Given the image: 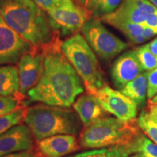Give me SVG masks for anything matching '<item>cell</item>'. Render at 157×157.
Segmentation results:
<instances>
[{"mask_svg":"<svg viewBox=\"0 0 157 157\" xmlns=\"http://www.w3.org/2000/svg\"><path fill=\"white\" fill-rule=\"evenodd\" d=\"M27 109L21 106L15 111L0 117V135L24 121Z\"/></svg>","mask_w":157,"mask_h":157,"instance_id":"obj_20","label":"cell"},{"mask_svg":"<svg viewBox=\"0 0 157 157\" xmlns=\"http://www.w3.org/2000/svg\"><path fill=\"white\" fill-rule=\"evenodd\" d=\"M132 154L131 143H129L124 146L111 147L109 152L103 157H127Z\"/></svg>","mask_w":157,"mask_h":157,"instance_id":"obj_25","label":"cell"},{"mask_svg":"<svg viewBox=\"0 0 157 157\" xmlns=\"http://www.w3.org/2000/svg\"><path fill=\"white\" fill-rule=\"evenodd\" d=\"M132 147L135 154H141L146 157H157V144L143 133L133 141Z\"/></svg>","mask_w":157,"mask_h":157,"instance_id":"obj_21","label":"cell"},{"mask_svg":"<svg viewBox=\"0 0 157 157\" xmlns=\"http://www.w3.org/2000/svg\"><path fill=\"white\" fill-rule=\"evenodd\" d=\"M127 157H146V156H144L143 154H135L130 155V156H129Z\"/></svg>","mask_w":157,"mask_h":157,"instance_id":"obj_35","label":"cell"},{"mask_svg":"<svg viewBox=\"0 0 157 157\" xmlns=\"http://www.w3.org/2000/svg\"><path fill=\"white\" fill-rule=\"evenodd\" d=\"M144 42H146V39H145L143 35L141 34L140 36H137L136 38L132 41V43H133V44H140V43H143Z\"/></svg>","mask_w":157,"mask_h":157,"instance_id":"obj_33","label":"cell"},{"mask_svg":"<svg viewBox=\"0 0 157 157\" xmlns=\"http://www.w3.org/2000/svg\"><path fill=\"white\" fill-rule=\"evenodd\" d=\"M23 122L37 142L57 135H77L83 126L77 113L70 108L42 103L27 109Z\"/></svg>","mask_w":157,"mask_h":157,"instance_id":"obj_3","label":"cell"},{"mask_svg":"<svg viewBox=\"0 0 157 157\" xmlns=\"http://www.w3.org/2000/svg\"><path fill=\"white\" fill-rule=\"evenodd\" d=\"M44 65V52L42 48L32 47L25 52L17 63L20 90L21 97L24 98L31 89L38 82Z\"/></svg>","mask_w":157,"mask_h":157,"instance_id":"obj_9","label":"cell"},{"mask_svg":"<svg viewBox=\"0 0 157 157\" xmlns=\"http://www.w3.org/2000/svg\"><path fill=\"white\" fill-rule=\"evenodd\" d=\"M137 119L122 121L105 117L85 127L80 133V146L101 149L124 146L132 143L142 132Z\"/></svg>","mask_w":157,"mask_h":157,"instance_id":"obj_4","label":"cell"},{"mask_svg":"<svg viewBox=\"0 0 157 157\" xmlns=\"http://www.w3.org/2000/svg\"><path fill=\"white\" fill-rule=\"evenodd\" d=\"M94 96L104 111L120 120H132L137 117V103L119 90H113L106 84Z\"/></svg>","mask_w":157,"mask_h":157,"instance_id":"obj_8","label":"cell"},{"mask_svg":"<svg viewBox=\"0 0 157 157\" xmlns=\"http://www.w3.org/2000/svg\"><path fill=\"white\" fill-rule=\"evenodd\" d=\"M147 113L150 117V119L151 120L157 124V103H151L148 100V105H147L146 109H145Z\"/></svg>","mask_w":157,"mask_h":157,"instance_id":"obj_29","label":"cell"},{"mask_svg":"<svg viewBox=\"0 0 157 157\" xmlns=\"http://www.w3.org/2000/svg\"><path fill=\"white\" fill-rule=\"evenodd\" d=\"M1 157H42V156L39 154L38 151H33V149H31V150L13 153V154L5 155V156Z\"/></svg>","mask_w":157,"mask_h":157,"instance_id":"obj_28","label":"cell"},{"mask_svg":"<svg viewBox=\"0 0 157 157\" xmlns=\"http://www.w3.org/2000/svg\"><path fill=\"white\" fill-rule=\"evenodd\" d=\"M81 31L94 52L103 60H111L128 47L126 42L108 30L97 17L88 19Z\"/></svg>","mask_w":157,"mask_h":157,"instance_id":"obj_6","label":"cell"},{"mask_svg":"<svg viewBox=\"0 0 157 157\" xmlns=\"http://www.w3.org/2000/svg\"><path fill=\"white\" fill-rule=\"evenodd\" d=\"M134 50L124 52L113 62L111 68V75L113 84L120 90L129 82L143 73Z\"/></svg>","mask_w":157,"mask_h":157,"instance_id":"obj_11","label":"cell"},{"mask_svg":"<svg viewBox=\"0 0 157 157\" xmlns=\"http://www.w3.org/2000/svg\"><path fill=\"white\" fill-rule=\"evenodd\" d=\"M21 101V99L14 96L0 95V117L13 112L22 106Z\"/></svg>","mask_w":157,"mask_h":157,"instance_id":"obj_24","label":"cell"},{"mask_svg":"<svg viewBox=\"0 0 157 157\" xmlns=\"http://www.w3.org/2000/svg\"><path fill=\"white\" fill-rule=\"evenodd\" d=\"M73 109L84 127H89L101 118L105 117L106 113L95 96L89 93L78 96L73 104Z\"/></svg>","mask_w":157,"mask_h":157,"instance_id":"obj_15","label":"cell"},{"mask_svg":"<svg viewBox=\"0 0 157 157\" xmlns=\"http://www.w3.org/2000/svg\"><path fill=\"white\" fill-rule=\"evenodd\" d=\"M147 77H148L147 97L148 99H151L157 93V68L150 71H147Z\"/></svg>","mask_w":157,"mask_h":157,"instance_id":"obj_26","label":"cell"},{"mask_svg":"<svg viewBox=\"0 0 157 157\" xmlns=\"http://www.w3.org/2000/svg\"><path fill=\"white\" fill-rule=\"evenodd\" d=\"M77 2L80 5L83 6V7H84V5H85V0H76Z\"/></svg>","mask_w":157,"mask_h":157,"instance_id":"obj_37","label":"cell"},{"mask_svg":"<svg viewBox=\"0 0 157 157\" xmlns=\"http://www.w3.org/2000/svg\"><path fill=\"white\" fill-rule=\"evenodd\" d=\"M148 47L151 52L154 55V56L157 58V38H156L152 42L149 43Z\"/></svg>","mask_w":157,"mask_h":157,"instance_id":"obj_32","label":"cell"},{"mask_svg":"<svg viewBox=\"0 0 157 157\" xmlns=\"http://www.w3.org/2000/svg\"><path fill=\"white\" fill-rule=\"evenodd\" d=\"M32 47L10 28L0 15V66L17 63Z\"/></svg>","mask_w":157,"mask_h":157,"instance_id":"obj_10","label":"cell"},{"mask_svg":"<svg viewBox=\"0 0 157 157\" xmlns=\"http://www.w3.org/2000/svg\"><path fill=\"white\" fill-rule=\"evenodd\" d=\"M0 15L34 47L50 44L56 35L47 13L33 0H0Z\"/></svg>","mask_w":157,"mask_h":157,"instance_id":"obj_2","label":"cell"},{"mask_svg":"<svg viewBox=\"0 0 157 157\" xmlns=\"http://www.w3.org/2000/svg\"><path fill=\"white\" fill-rule=\"evenodd\" d=\"M101 19L121 31L131 42L143 33V25L142 24L132 23L127 20L117 16L113 13L103 16Z\"/></svg>","mask_w":157,"mask_h":157,"instance_id":"obj_18","label":"cell"},{"mask_svg":"<svg viewBox=\"0 0 157 157\" xmlns=\"http://www.w3.org/2000/svg\"><path fill=\"white\" fill-rule=\"evenodd\" d=\"M61 50L83 82L87 93L95 95L106 85L103 71L93 49L79 33L62 42Z\"/></svg>","mask_w":157,"mask_h":157,"instance_id":"obj_5","label":"cell"},{"mask_svg":"<svg viewBox=\"0 0 157 157\" xmlns=\"http://www.w3.org/2000/svg\"><path fill=\"white\" fill-rule=\"evenodd\" d=\"M143 25V30L142 35L145 38V39H146V41L148 40V39L152 38L153 36L157 35V31L150 28V27L146 26V25Z\"/></svg>","mask_w":157,"mask_h":157,"instance_id":"obj_31","label":"cell"},{"mask_svg":"<svg viewBox=\"0 0 157 157\" xmlns=\"http://www.w3.org/2000/svg\"><path fill=\"white\" fill-rule=\"evenodd\" d=\"M86 1H87V0H85V2H86Z\"/></svg>","mask_w":157,"mask_h":157,"instance_id":"obj_38","label":"cell"},{"mask_svg":"<svg viewBox=\"0 0 157 157\" xmlns=\"http://www.w3.org/2000/svg\"><path fill=\"white\" fill-rule=\"evenodd\" d=\"M34 148V136L25 124L15 125L0 135V157Z\"/></svg>","mask_w":157,"mask_h":157,"instance_id":"obj_12","label":"cell"},{"mask_svg":"<svg viewBox=\"0 0 157 157\" xmlns=\"http://www.w3.org/2000/svg\"><path fill=\"white\" fill-rule=\"evenodd\" d=\"M149 101L151 102V103H157V93L151 98V99H149Z\"/></svg>","mask_w":157,"mask_h":157,"instance_id":"obj_34","label":"cell"},{"mask_svg":"<svg viewBox=\"0 0 157 157\" xmlns=\"http://www.w3.org/2000/svg\"><path fill=\"white\" fill-rule=\"evenodd\" d=\"M137 121L141 130L157 144V124L150 119L146 110H143L140 113Z\"/></svg>","mask_w":157,"mask_h":157,"instance_id":"obj_23","label":"cell"},{"mask_svg":"<svg viewBox=\"0 0 157 157\" xmlns=\"http://www.w3.org/2000/svg\"><path fill=\"white\" fill-rule=\"evenodd\" d=\"M18 70L14 65L0 66V95L14 96L23 99L20 95Z\"/></svg>","mask_w":157,"mask_h":157,"instance_id":"obj_16","label":"cell"},{"mask_svg":"<svg viewBox=\"0 0 157 157\" xmlns=\"http://www.w3.org/2000/svg\"><path fill=\"white\" fill-rule=\"evenodd\" d=\"M58 34L50 44L42 47L44 65L38 82L27 93L31 102L70 108L84 92L81 77L61 50Z\"/></svg>","mask_w":157,"mask_h":157,"instance_id":"obj_1","label":"cell"},{"mask_svg":"<svg viewBox=\"0 0 157 157\" xmlns=\"http://www.w3.org/2000/svg\"><path fill=\"white\" fill-rule=\"evenodd\" d=\"M81 146L76 135H57L37 142L39 154L42 157H63L76 152Z\"/></svg>","mask_w":157,"mask_h":157,"instance_id":"obj_13","label":"cell"},{"mask_svg":"<svg viewBox=\"0 0 157 157\" xmlns=\"http://www.w3.org/2000/svg\"><path fill=\"white\" fill-rule=\"evenodd\" d=\"M122 0H87L84 8L92 17L101 18L111 14L120 5Z\"/></svg>","mask_w":157,"mask_h":157,"instance_id":"obj_19","label":"cell"},{"mask_svg":"<svg viewBox=\"0 0 157 157\" xmlns=\"http://www.w3.org/2000/svg\"><path fill=\"white\" fill-rule=\"evenodd\" d=\"M157 9L148 0H122L113 14L132 23L143 24Z\"/></svg>","mask_w":157,"mask_h":157,"instance_id":"obj_14","label":"cell"},{"mask_svg":"<svg viewBox=\"0 0 157 157\" xmlns=\"http://www.w3.org/2000/svg\"><path fill=\"white\" fill-rule=\"evenodd\" d=\"M134 51L143 70L150 71L157 68V58L150 50L148 44L138 47Z\"/></svg>","mask_w":157,"mask_h":157,"instance_id":"obj_22","label":"cell"},{"mask_svg":"<svg viewBox=\"0 0 157 157\" xmlns=\"http://www.w3.org/2000/svg\"><path fill=\"white\" fill-rule=\"evenodd\" d=\"M109 148H101V149H93V150L78 153L74 156L69 157H103L109 152Z\"/></svg>","mask_w":157,"mask_h":157,"instance_id":"obj_27","label":"cell"},{"mask_svg":"<svg viewBox=\"0 0 157 157\" xmlns=\"http://www.w3.org/2000/svg\"><path fill=\"white\" fill-rule=\"evenodd\" d=\"M148 1L157 9V0H148Z\"/></svg>","mask_w":157,"mask_h":157,"instance_id":"obj_36","label":"cell"},{"mask_svg":"<svg viewBox=\"0 0 157 157\" xmlns=\"http://www.w3.org/2000/svg\"><path fill=\"white\" fill-rule=\"evenodd\" d=\"M148 90V77L147 72H143L135 79L119 90L121 93L134 101L137 106L142 107L146 102Z\"/></svg>","mask_w":157,"mask_h":157,"instance_id":"obj_17","label":"cell"},{"mask_svg":"<svg viewBox=\"0 0 157 157\" xmlns=\"http://www.w3.org/2000/svg\"><path fill=\"white\" fill-rule=\"evenodd\" d=\"M52 29L60 39L71 37L78 33L91 15L83 6L74 2L46 12Z\"/></svg>","mask_w":157,"mask_h":157,"instance_id":"obj_7","label":"cell"},{"mask_svg":"<svg viewBox=\"0 0 157 157\" xmlns=\"http://www.w3.org/2000/svg\"><path fill=\"white\" fill-rule=\"evenodd\" d=\"M143 25L157 31V10L149 15Z\"/></svg>","mask_w":157,"mask_h":157,"instance_id":"obj_30","label":"cell"}]
</instances>
